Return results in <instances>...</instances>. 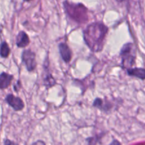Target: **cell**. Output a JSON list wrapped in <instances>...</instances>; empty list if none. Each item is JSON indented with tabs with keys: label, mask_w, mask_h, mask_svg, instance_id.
<instances>
[{
	"label": "cell",
	"mask_w": 145,
	"mask_h": 145,
	"mask_svg": "<svg viewBox=\"0 0 145 145\" xmlns=\"http://www.w3.org/2000/svg\"><path fill=\"white\" fill-rule=\"evenodd\" d=\"M108 28L104 24L95 22L90 24L83 31V37L85 43L93 52L102 50L105 36Z\"/></svg>",
	"instance_id": "obj_1"
},
{
	"label": "cell",
	"mask_w": 145,
	"mask_h": 145,
	"mask_svg": "<svg viewBox=\"0 0 145 145\" xmlns=\"http://www.w3.org/2000/svg\"><path fill=\"white\" fill-rule=\"evenodd\" d=\"M63 6L67 14L77 23L82 24L88 21V9L83 4H72L65 1Z\"/></svg>",
	"instance_id": "obj_2"
},
{
	"label": "cell",
	"mask_w": 145,
	"mask_h": 145,
	"mask_svg": "<svg viewBox=\"0 0 145 145\" xmlns=\"http://www.w3.org/2000/svg\"><path fill=\"white\" fill-rule=\"evenodd\" d=\"M122 65L123 68L129 69L133 66L136 59V50L132 42H128L123 45L120 51Z\"/></svg>",
	"instance_id": "obj_3"
},
{
	"label": "cell",
	"mask_w": 145,
	"mask_h": 145,
	"mask_svg": "<svg viewBox=\"0 0 145 145\" xmlns=\"http://www.w3.org/2000/svg\"><path fill=\"white\" fill-rule=\"evenodd\" d=\"M22 62L25 64L26 69L28 72H32L36 67V55L31 50H25L21 55Z\"/></svg>",
	"instance_id": "obj_4"
},
{
	"label": "cell",
	"mask_w": 145,
	"mask_h": 145,
	"mask_svg": "<svg viewBox=\"0 0 145 145\" xmlns=\"http://www.w3.org/2000/svg\"><path fill=\"white\" fill-rule=\"evenodd\" d=\"M6 101L16 111L23 110L24 108V103L23 101L20 98L14 96L12 94H9L6 97Z\"/></svg>",
	"instance_id": "obj_5"
},
{
	"label": "cell",
	"mask_w": 145,
	"mask_h": 145,
	"mask_svg": "<svg viewBox=\"0 0 145 145\" xmlns=\"http://www.w3.org/2000/svg\"><path fill=\"white\" fill-rule=\"evenodd\" d=\"M59 52L63 60L65 62H69L72 58V52L67 44L61 42L58 45Z\"/></svg>",
	"instance_id": "obj_6"
},
{
	"label": "cell",
	"mask_w": 145,
	"mask_h": 145,
	"mask_svg": "<svg viewBox=\"0 0 145 145\" xmlns=\"http://www.w3.org/2000/svg\"><path fill=\"white\" fill-rule=\"evenodd\" d=\"M28 35L24 31H20L16 38V43L18 48H25L29 44Z\"/></svg>",
	"instance_id": "obj_7"
},
{
	"label": "cell",
	"mask_w": 145,
	"mask_h": 145,
	"mask_svg": "<svg viewBox=\"0 0 145 145\" xmlns=\"http://www.w3.org/2000/svg\"><path fill=\"white\" fill-rule=\"evenodd\" d=\"M128 75L131 76H134L144 80L145 79V69L144 68H129L127 69Z\"/></svg>",
	"instance_id": "obj_8"
},
{
	"label": "cell",
	"mask_w": 145,
	"mask_h": 145,
	"mask_svg": "<svg viewBox=\"0 0 145 145\" xmlns=\"http://www.w3.org/2000/svg\"><path fill=\"white\" fill-rule=\"evenodd\" d=\"M13 79L12 75L3 72L0 74V89H7L11 84Z\"/></svg>",
	"instance_id": "obj_9"
},
{
	"label": "cell",
	"mask_w": 145,
	"mask_h": 145,
	"mask_svg": "<svg viewBox=\"0 0 145 145\" xmlns=\"http://www.w3.org/2000/svg\"><path fill=\"white\" fill-rule=\"evenodd\" d=\"M93 106L100 109V110H104V111H107V110H110L112 105L111 103H109L108 101H103L102 99L98 98L94 101Z\"/></svg>",
	"instance_id": "obj_10"
},
{
	"label": "cell",
	"mask_w": 145,
	"mask_h": 145,
	"mask_svg": "<svg viewBox=\"0 0 145 145\" xmlns=\"http://www.w3.org/2000/svg\"><path fill=\"white\" fill-rule=\"evenodd\" d=\"M44 84L46 88L52 87L55 84V80L54 79L53 76L51 75V74L45 75L44 79Z\"/></svg>",
	"instance_id": "obj_11"
},
{
	"label": "cell",
	"mask_w": 145,
	"mask_h": 145,
	"mask_svg": "<svg viewBox=\"0 0 145 145\" xmlns=\"http://www.w3.org/2000/svg\"><path fill=\"white\" fill-rule=\"evenodd\" d=\"M10 53V48L9 47L8 44L6 42H3L1 45V48H0V55L2 57H7L9 55Z\"/></svg>",
	"instance_id": "obj_12"
},
{
	"label": "cell",
	"mask_w": 145,
	"mask_h": 145,
	"mask_svg": "<svg viewBox=\"0 0 145 145\" xmlns=\"http://www.w3.org/2000/svg\"><path fill=\"white\" fill-rule=\"evenodd\" d=\"M4 144H14V142H12L9 141V140H6L5 142H4Z\"/></svg>",
	"instance_id": "obj_13"
},
{
	"label": "cell",
	"mask_w": 145,
	"mask_h": 145,
	"mask_svg": "<svg viewBox=\"0 0 145 145\" xmlns=\"http://www.w3.org/2000/svg\"><path fill=\"white\" fill-rule=\"evenodd\" d=\"M120 144V143H119V142H117V141H115H115H114L113 142H112V143H111V144Z\"/></svg>",
	"instance_id": "obj_14"
},
{
	"label": "cell",
	"mask_w": 145,
	"mask_h": 145,
	"mask_svg": "<svg viewBox=\"0 0 145 145\" xmlns=\"http://www.w3.org/2000/svg\"><path fill=\"white\" fill-rule=\"evenodd\" d=\"M24 1H31V0H24Z\"/></svg>",
	"instance_id": "obj_15"
}]
</instances>
